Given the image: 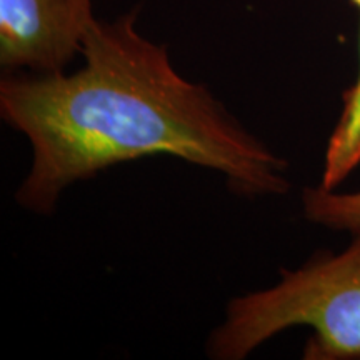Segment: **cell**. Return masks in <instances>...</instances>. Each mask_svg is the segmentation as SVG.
I'll return each instance as SVG.
<instances>
[{"label":"cell","mask_w":360,"mask_h":360,"mask_svg":"<svg viewBox=\"0 0 360 360\" xmlns=\"http://www.w3.org/2000/svg\"><path fill=\"white\" fill-rule=\"evenodd\" d=\"M302 205L310 222L335 231L360 233V191L337 193L321 186L305 188Z\"/></svg>","instance_id":"5b68a950"},{"label":"cell","mask_w":360,"mask_h":360,"mask_svg":"<svg viewBox=\"0 0 360 360\" xmlns=\"http://www.w3.org/2000/svg\"><path fill=\"white\" fill-rule=\"evenodd\" d=\"M82 56L85 64L70 75L11 72L0 82V115L32 146L15 195L22 207L49 214L72 184L152 155L212 169L242 195L290 191L287 162L205 85L182 77L167 49L135 29L134 13L96 19Z\"/></svg>","instance_id":"6da1fadb"},{"label":"cell","mask_w":360,"mask_h":360,"mask_svg":"<svg viewBox=\"0 0 360 360\" xmlns=\"http://www.w3.org/2000/svg\"><path fill=\"white\" fill-rule=\"evenodd\" d=\"M297 326L314 330L304 359H360V233L342 254L282 272L276 287L231 300L207 352L219 360L245 359L270 337Z\"/></svg>","instance_id":"7a4b0ae2"},{"label":"cell","mask_w":360,"mask_h":360,"mask_svg":"<svg viewBox=\"0 0 360 360\" xmlns=\"http://www.w3.org/2000/svg\"><path fill=\"white\" fill-rule=\"evenodd\" d=\"M349 2L352 4L355 8H359V12H360V0H349Z\"/></svg>","instance_id":"8992f818"},{"label":"cell","mask_w":360,"mask_h":360,"mask_svg":"<svg viewBox=\"0 0 360 360\" xmlns=\"http://www.w3.org/2000/svg\"><path fill=\"white\" fill-rule=\"evenodd\" d=\"M96 22L92 0H0V64L11 72H64Z\"/></svg>","instance_id":"3957f363"},{"label":"cell","mask_w":360,"mask_h":360,"mask_svg":"<svg viewBox=\"0 0 360 360\" xmlns=\"http://www.w3.org/2000/svg\"><path fill=\"white\" fill-rule=\"evenodd\" d=\"M360 49V45H359ZM360 164V67L355 82L344 94L339 122L328 139L321 187L335 191Z\"/></svg>","instance_id":"277c9868"}]
</instances>
